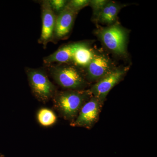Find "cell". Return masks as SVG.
<instances>
[{
	"instance_id": "6da1fadb",
	"label": "cell",
	"mask_w": 157,
	"mask_h": 157,
	"mask_svg": "<svg viewBox=\"0 0 157 157\" xmlns=\"http://www.w3.org/2000/svg\"><path fill=\"white\" fill-rule=\"evenodd\" d=\"M92 97L89 90H68L60 92L55 96V105L63 117L73 122L83 105Z\"/></svg>"
},
{
	"instance_id": "7a4b0ae2",
	"label": "cell",
	"mask_w": 157,
	"mask_h": 157,
	"mask_svg": "<svg viewBox=\"0 0 157 157\" xmlns=\"http://www.w3.org/2000/svg\"><path fill=\"white\" fill-rule=\"evenodd\" d=\"M26 73L32 92L38 100L46 102L53 97L55 87L44 71L28 68Z\"/></svg>"
},
{
	"instance_id": "3957f363",
	"label": "cell",
	"mask_w": 157,
	"mask_h": 157,
	"mask_svg": "<svg viewBox=\"0 0 157 157\" xmlns=\"http://www.w3.org/2000/svg\"><path fill=\"white\" fill-rule=\"evenodd\" d=\"M49 71L56 83L64 88L79 90L85 86L84 77L74 67H54L50 68Z\"/></svg>"
},
{
	"instance_id": "277c9868",
	"label": "cell",
	"mask_w": 157,
	"mask_h": 157,
	"mask_svg": "<svg viewBox=\"0 0 157 157\" xmlns=\"http://www.w3.org/2000/svg\"><path fill=\"white\" fill-rule=\"evenodd\" d=\"M98 35L104 45L109 50L119 55L125 54L127 33L120 26L114 25L102 29L99 31Z\"/></svg>"
},
{
	"instance_id": "5b68a950",
	"label": "cell",
	"mask_w": 157,
	"mask_h": 157,
	"mask_svg": "<svg viewBox=\"0 0 157 157\" xmlns=\"http://www.w3.org/2000/svg\"><path fill=\"white\" fill-rule=\"evenodd\" d=\"M102 103L95 97H91L83 105L71 125L90 128L96 123L100 114Z\"/></svg>"
},
{
	"instance_id": "8992f818",
	"label": "cell",
	"mask_w": 157,
	"mask_h": 157,
	"mask_svg": "<svg viewBox=\"0 0 157 157\" xmlns=\"http://www.w3.org/2000/svg\"><path fill=\"white\" fill-rule=\"evenodd\" d=\"M125 71L123 69L113 70L92 86L89 90L93 97H95L102 104L113 88L123 78Z\"/></svg>"
},
{
	"instance_id": "52a82bcc",
	"label": "cell",
	"mask_w": 157,
	"mask_h": 157,
	"mask_svg": "<svg viewBox=\"0 0 157 157\" xmlns=\"http://www.w3.org/2000/svg\"><path fill=\"white\" fill-rule=\"evenodd\" d=\"M42 28L39 42L46 45L52 38L55 27L56 17L49 1H44L42 5Z\"/></svg>"
},
{
	"instance_id": "ba28073f",
	"label": "cell",
	"mask_w": 157,
	"mask_h": 157,
	"mask_svg": "<svg viewBox=\"0 0 157 157\" xmlns=\"http://www.w3.org/2000/svg\"><path fill=\"white\" fill-rule=\"evenodd\" d=\"M87 68V77L91 81H98L113 70L109 59L101 55L95 54Z\"/></svg>"
},
{
	"instance_id": "9c48e42d",
	"label": "cell",
	"mask_w": 157,
	"mask_h": 157,
	"mask_svg": "<svg viewBox=\"0 0 157 157\" xmlns=\"http://www.w3.org/2000/svg\"><path fill=\"white\" fill-rule=\"evenodd\" d=\"M77 11L71 9L67 4L66 7L59 13L56 20L54 34L58 39L67 36L70 33Z\"/></svg>"
},
{
	"instance_id": "30bf717a",
	"label": "cell",
	"mask_w": 157,
	"mask_h": 157,
	"mask_svg": "<svg viewBox=\"0 0 157 157\" xmlns=\"http://www.w3.org/2000/svg\"><path fill=\"white\" fill-rule=\"evenodd\" d=\"M77 43L65 45L58 50L43 59L44 63L47 64L55 63H67L72 61L73 54Z\"/></svg>"
},
{
	"instance_id": "8fae6325",
	"label": "cell",
	"mask_w": 157,
	"mask_h": 157,
	"mask_svg": "<svg viewBox=\"0 0 157 157\" xmlns=\"http://www.w3.org/2000/svg\"><path fill=\"white\" fill-rule=\"evenodd\" d=\"M94 56L92 50L85 43H77L72 61L78 67H87Z\"/></svg>"
},
{
	"instance_id": "7c38bea8",
	"label": "cell",
	"mask_w": 157,
	"mask_h": 157,
	"mask_svg": "<svg viewBox=\"0 0 157 157\" xmlns=\"http://www.w3.org/2000/svg\"><path fill=\"white\" fill-rule=\"evenodd\" d=\"M120 7L112 2H108L98 15L97 19L103 23L111 24L115 21Z\"/></svg>"
},
{
	"instance_id": "4fadbf2b",
	"label": "cell",
	"mask_w": 157,
	"mask_h": 157,
	"mask_svg": "<svg viewBox=\"0 0 157 157\" xmlns=\"http://www.w3.org/2000/svg\"><path fill=\"white\" fill-rule=\"evenodd\" d=\"M57 119L56 113L48 108H41L37 113V121L43 127H48L53 125L56 123Z\"/></svg>"
},
{
	"instance_id": "5bb4252c",
	"label": "cell",
	"mask_w": 157,
	"mask_h": 157,
	"mask_svg": "<svg viewBox=\"0 0 157 157\" xmlns=\"http://www.w3.org/2000/svg\"><path fill=\"white\" fill-rule=\"evenodd\" d=\"M109 1L106 0H93L90 1L89 5L92 8L94 14L95 15L96 18H98V15L102 9L106 6Z\"/></svg>"
},
{
	"instance_id": "9a60e30c",
	"label": "cell",
	"mask_w": 157,
	"mask_h": 157,
	"mask_svg": "<svg viewBox=\"0 0 157 157\" xmlns=\"http://www.w3.org/2000/svg\"><path fill=\"white\" fill-rule=\"evenodd\" d=\"M89 0H73L68 2V6L74 11H78L85 7L89 5Z\"/></svg>"
},
{
	"instance_id": "2e32d148",
	"label": "cell",
	"mask_w": 157,
	"mask_h": 157,
	"mask_svg": "<svg viewBox=\"0 0 157 157\" xmlns=\"http://www.w3.org/2000/svg\"><path fill=\"white\" fill-rule=\"evenodd\" d=\"M52 9L57 12H61L67 4L68 2L65 0H52L49 1Z\"/></svg>"
},
{
	"instance_id": "e0dca14e",
	"label": "cell",
	"mask_w": 157,
	"mask_h": 157,
	"mask_svg": "<svg viewBox=\"0 0 157 157\" xmlns=\"http://www.w3.org/2000/svg\"><path fill=\"white\" fill-rule=\"evenodd\" d=\"M0 157H4V155H3L2 154L0 153Z\"/></svg>"
}]
</instances>
